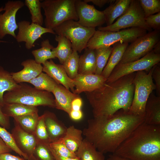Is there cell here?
Instances as JSON below:
<instances>
[{"mask_svg":"<svg viewBox=\"0 0 160 160\" xmlns=\"http://www.w3.org/2000/svg\"><path fill=\"white\" fill-rule=\"evenodd\" d=\"M0 126L6 129L10 128V124L9 117L3 112L1 107L0 106Z\"/></svg>","mask_w":160,"mask_h":160,"instance_id":"cell-43","label":"cell"},{"mask_svg":"<svg viewBox=\"0 0 160 160\" xmlns=\"http://www.w3.org/2000/svg\"><path fill=\"white\" fill-rule=\"evenodd\" d=\"M160 40V30L149 32L137 38L129 45L119 63L132 62L141 58L152 50Z\"/></svg>","mask_w":160,"mask_h":160,"instance_id":"cell-10","label":"cell"},{"mask_svg":"<svg viewBox=\"0 0 160 160\" xmlns=\"http://www.w3.org/2000/svg\"><path fill=\"white\" fill-rule=\"evenodd\" d=\"M75 5L78 17L77 21L82 26L95 28L101 27L105 23L103 11L97 9L93 5L80 0H76Z\"/></svg>","mask_w":160,"mask_h":160,"instance_id":"cell-13","label":"cell"},{"mask_svg":"<svg viewBox=\"0 0 160 160\" xmlns=\"http://www.w3.org/2000/svg\"><path fill=\"white\" fill-rule=\"evenodd\" d=\"M24 3L31 15V23L42 26L44 20L41 12V2L39 0H25Z\"/></svg>","mask_w":160,"mask_h":160,"instance_id":"cell-34","label":"cell"},{"mask_svg":"<svg viewBox=\"0 0 160 160\" xmlns=\"http://www.w3.org/2000/svg\"><path fill=\"white\" fill-rule=\"evenodd\" d=\"M79 56L78 74H95L96 67L95 49L86 48Z\"/></svg>","mask_w":160,"mask_h":160,"instance_id":"cell-25","label":"cell"},{"mask_svg":"<svg viewBox=\"0 0 160 160\" xmlns=\"http://www.w3.org/2000/svg\"><path fill=\"white\" fill-rule=\"evenodd\" d=\"M82 104V99L80 96L76 98L72 102L71 110H81Z\"/></svg>","mask_w":160,"mask_h":160,"instance_id":"cell-47","label":"cell"},{"mask_svg":"<svg viewBox=\"0 0 160 160\" xmlns=\"http://www.w3.org/2000/svg\"><path fill=\"white\" fill-rule=\"evenodd\" d=\"M153 67L148 72L143 71L136 72L133 80L135 86L134 95L129 112L131 114L145 116L147 100L153 91L156 89L152 77Z\"/></svg>","mask_w":160,"mask_h":160,"instance_id":"cell-7","label":"cell"},{"mask_svg":"<svg viewBox=\"0 0 160 160\" xmlns=\"http://www.w3.org/2000/svg\"><path fill=\"white\" fill-rule=\"evenodd\" d=\"M6 42V41H1V40H0V43H1V42Z\"/></svg>","mask_w":160,"mask_h":160,"instance_id":"cell-53","label":"cell"},{"mask_svg":"<svg viewBox=\"0 0 160 160\" xmlns=\"http://www.w3.org/2000/svg\"><path fill=\"white\" fill-rule=\"evenodd\" d=\"M46 128L51 143L57 141L64 135L67 127L53 112L46 111L43 113Z\"/></svg>","mask_w":160,"mask_h":160,"instance_id":"cell-19","label":"cell"},{"mask_svg":"<svg viewBox=\"0 0 160 160\" xmlns=\"http://www.w3.org/2000/svg\"><path fill=\"white\" fill-rule=\"evenodd\" d=\"M24 5V3L21 0H9L5 3L4 12L0 14V40L7 35L15 38V31L18 28L16 15Z\"/></svg>","mask_w":160,"mask_h":160,"instance_id":"cell-12","label":"cell"},{"mask_svg":"<svg viewBox=\"0 0 160 160\" xmlns=\"http://www.w3.org/2000/svg\"><path fill=\"white\" fill-rule=\"evenodd\" d=\"M21 65L23 69L16 72L11 73L15 81L17 84L28 82L43 71V66L36 62L34 60L29 59L23 61Z\"/></svg>","mask_w":160,"mask_h":160,"instance_id":"cell-18","label":"cell"},{"mask_svg":"<svg viewBox=\"0 0 160 160\" xmlns=\"http://www.w3.org/2000/svg\"><path fill=\"white\" fill-rule=\"evenodd\" d=\"M144 120L145 116L121 109L109 117L89 120L83 135L99 151L104 154L113 153Z\"/></svg>","mask_w":160,"mask_h":160,"instance_id":"cell-1","label":"cell"},{"mask_svg":"<svg viewBox=\"0 0 160 160\" xmlns=\"http://www.w3.org/2000/svg\"><path fill=\"white\" fill-rule=\"evenodd\" d=\"M76 0H45L41 2L45 16V27L53 30L66 21H78L75 5Z\"/></svg>","mask_w":160,"mask_h":160,"instance_id":"cell-5","label":"cell"},{"mask_svg":"<svg viewBox=\"0 0 160 160\" xmlns=\"http://www.w3.org/2000/svg\"><path fill=\"white\" fill-rule=\"evenodd\" d=\"M139 28L149 32L152 29L147 25L142 9L139 0H131L126 11L111 25L100 27L98 30L101 31H118L129 28Z\"/></svg>","mask_w":160,"mask_h":160,"instance_id":"cell-9","label":"cell"},{"mask_svg":"<svg viewBox=\"0 0 160 160\" xmlns=\"http://www.w3.org/2000/svg\"><path fill=\"white\" fill-rule=\"evenodd\" d=\"M55 39L58 42L57 46L52 50L55 57L62 65L73 51L72 44L69 40L61 35H56Z\"/></svg>","mask_w":160,"mask_h":160,"instance_id":"cell-28","label":"cell"},{"mask_svg":"<svg viewBox=\"0 0 160 160\" xmlns=\"http://www.w3.org/2000/svg\"><path fill=\"white\" fill-rule=\"evenodd\" d=\"M51 93L20 83L13 90L5 93L3 99L4 104L19 103L37 107L42 106L55 108L54 97Z\"/></svg>","mask_w":160,"mask_h":160,"instance_id":"cell-4","label":"cell"},{"mask_svg":"<svg viewBox=\"0 0 160 160\" xmlns=\"http://www.w3.org/2000/svg\"><path fill=\"white\" fill-rule=\"evenodd\" d=\"M147 33V31L139 28L124 29L118 31L96 30L87 44L88 48L97 49L111 46L119 42L132 43Z\"/></svg>","mask_w":160,"mask_h":160,"instance_id":"cell-6","label":"cell"},{"mask_svg":"<svg viewBox=\"0 0 160 160\" xmlns=\"http://www.w3.org/2000/svg\"><path fill=\"white\" fill-rule=\"evenodd\" d=\"M136 72L111 82H106L99 89L86 92L94 118L110 116L119 110L129 112L135 90L133 80Z\"/></svg>","mask_w":160,"mask_h":160,"instance_id":"cell-2","label":"cell"},{"mask_svg":"<svg viewBox=\"0 0 160 160\" xmlns=\"http://www.w3.org/2000/svg\"><path fill=\"white\" fill-rule=\"evenodd\" d=\"M1 109L6 115L13 118L38 112L37 107L19 103H5Z\"/></svg>","mask_w":160,"mask_h":160,"instance_id":"cell-27","label":"cell"},{"mask_svg":"<svg viewBox=\"0 0 160 160\" xmlns=\"http://www.w3.org/2000/svg\"><path fill=\"white\" fill-rule=\"evenodd\" d=\"M129 45L128 43L120 42L113 45L111 54L101 74L105 78L107 79L113 69L119 63Z\"/></svg>","mask_w":160,"mask_h":160,"instance_id":"cell-22","label":"cell"},{"mask_svg":"<svg viewBox=\"0 0 160 160\" xmlns=\"http://www.w3.org/2000/svg\"><path fill=\"white\" fill-rule=\"evenodd\" d=\"M11 134L15 143L19 149L28 157L33 154L38 143L33 133L27 132L15 123Z\"/></svg>","mask_w":160,"mask_h":160,"instance_id":"cell-16","label":"cell"},{"mask_svg":"<svg viewBox=\"0 0 160 160\" xmlns=\"http://www.w3.org/2000/svg\"><path fill=\"white\" fill-rule=\"evenodd\" d=\"M131 1V0H115L103 11L107 26L112 24L115 19L126 11Z\"/></svg>","mask_w":160,"mask_h":160,"instance_id":"cell-23","label":"cell"},{"mask_svg":"<svg viewBox=\"0 0 160 160\" xmlns=\"http://www.w3.org/2000/svg\"><path fill=\"white\" fill-rule=\"evenodd\" d=\"M34 134L38 143L48 145L51 143L45 124L44 114L39 117Z\"/></svg>","mask_w":160,"mask_h":160,"instance_id":"cell-36","label":"cell"},{"mask_svg":"<svg viewBox=\"0 0 160 160\" xmlns=\"http://www.w3.org/2000/svg\"><path fill=\"white\" fill-rule=\"evenodd\" d=\"M42 65L43 71L57 83L73 92L74 81L68 76L62 65L56 64L51 59L49 61L47 60Z\"/></svg>","mask_w":160,"mask_h":160,"instance_id":"cell-17","label":"cell"},{"mask_svg":"<svg viewBox=\"0 0 160 160\" xmlns=\"http://www.w3.org/2000/svg\"><path fill=\"white\" fill-rule=\"evenodd\" d=\"M160 61V54L153 49L146 55L135 61L119 63L107 79L106 82H111L125 75L140 71L148 72Z\"/></svg>","mask_w":160,"mask_h":160,"instance_id":"cell-11","label":"cell"},{"mask_svg":"<svg viewBox=\"0 0 160 160\" xmlns=\"http://www.w3.org/2000/svg\"><path fill=\"white\" fill-rule=\"evenodd\" d=\"M12 151L0 137V155L5 153H10Z\"/></svg>","mask_w":160,"mask_h":160,"instance_id":"cell-48","label":"cell"},{"mask_svg":"<svg viewBox=\"0 0 160 160\" xmlns=\"http://www.w3.org/2000/svg\"><path fill=\"white\" fill-rule=\"evenodd\" d=\"M17 24L18 31L15 39L18 42H25L28 49L34 47L35 41L43 34L49 33L55 34L52 30L27 21H20Z\"/></svg>","mask_w":160,"mask_h":160,"instance_id":"cell-14","label":"cell"},{"mask_svg":"<svg viewBox=\"0 0 160 160\" xmlns=\"http://www.w3.org/2000/svg\"><path fill=\"white\" fill-rule=\"evenodd\" d=\"M33 155L37 160H55L49 145L38 143Z\"/></svg>","mask_w":160,"mask_h":160,"instance_id":"cell-39","label":"cell"},{"mask_svg":"<svg viewBox=\"0 0 160 160\" xmlns=\"http://www.w3.org/2000/svg\"><path fill=\"white\" fill-rule=\"evenodd\" d=\"M3 11H4V9L3 7H2L0 8V13Z\"/></svg>","mask_w":160,"mask_h":160,"instance_id":"cell-52","label":"cell"},{"mask_svg":"<svg viewBox=\"0 0 160 160\" xmlns=\"http://www.w3.org/2000/svg\"><path fill=\"white\" fill-rule=\"evenodd\" d=\"M112 50L111 46L95 49L96 67L95 74L101 75L106 66Z\"/></svg>","mask_w":160,"mask_h":160,"instance_id":"cell-33","label":"cell"},{"mask_svg":"<svg viewBox=\"0 0 160 160\" xmlns=\"http://www.w3.org/2000/svg\"><path fill=\"white\" fill-rule=\"evenodd\" d=\"M107 160H129V159L119 156L114 153L110 155Z\"/></svg>","mask_w":160,"mask_h":160,"instance_id":"cell-49","label":"cell"},{"mask_svg":"<svg viewBox=\"0 0 160 160\" xmlns=\"http://www.w3.org/2000/svg\"><path fill=\"white\" fill-rule=\"evenodd\" d=\"M70 118L73 120L78 121L81 120L83 117V113L81 110H71L68 114Z\"/></svg>","mask_w":160,"mask_h":160,"instance_id":"cell-44","label":"cell"},{"mask_svg":"<svg viewBox=\"0 0 160 160\" xmlns=\"http://www.w3.org/2000/svg\"><path fill=\"white\" fill-rule=\"evenodd\" d=\"M52 93L55 100V108L63 111L68 114L71 110V104L73 100L80 96L71 92L63 85L57 84Z\"/></svg>","mask_w":160,"mask_h":160,"instance_id":"cell-20","label":"cell"},{"mask_svg":"<svg viewBox=\"0 0 160 160\" xmlns=\"http://www.w3.org/2000/svg\"><path fill=\"white\" fill-rule=\"evenodd\" d=\"M82 135V131L72 125L67 127L64 135L59 140L70 151L76 153L84 139Z\"/></svg>","mask_w":160,"mask_h":160,"instance_id":"cell-24","label":"cell"},{"mask_svg":"<svg viewBox=\"0 0 160 160\" xmlns=\"http://www.w3.org/2000/svg\"><path fill=\"white\" fill-rule=\"evenodd\" d=\"M115 0H84L83 1L87 3L92 2L97 6L101 7L106 4H110L114 2Z\"/></svg>","mask_w":160,"mask_h":160,"instance_id":"cell-46","label":"cell"},{"mask_svg":"<svg viewBox=\"0 0 160 160\" xmlns=\"http://www.w3.org/2000/svg\"><path fill=\"white\" fill-rule=\"evenodd\" d=\"M14 80L11 73L0 66V106L4 105L3 96L6 92L12 90L18 85Z\"/></svg>","mask_w":160,"mask_h":160,"instance_id":"cell-29","label":"cell"},{"mask_svg":"<svg viewBox=\"0 0 160 160\" xmlns=\"http://www.w3.org/2000/svg\"><path fill=\"white\" fill-rule=\"evenodd\" d=\"M52 152L54 157L55 160H80L78 157L75 158L63 157L58 156L54 153Z\"/></svg>","mask_w":160,"mask_h":160,"instance_id":"cell-50","label":"cell"},{"mask_svg":"<svg viewBox=\"0 0 160 160\" xmlns=\"http://www.w3.org/2000/svg\"><path fill=\"white\" fill-rule=\"evenodd\" d=\"M0 137L12 151L23 157L25 160L28 159L29 157L22 152L16 145L11 133L0 126Z\"/></svg>","mask_w":160,"mask_h":160,"instance_id":"cell-37","label":"cell"},{"mask_svg":"<svg viewBox=\"0 0 160 160\" xmlns=\"http://www.w3.org/2000/svg\"><path fill=\"white\" fill-rule=\"evenodd\" d=\"M53 30L55 34L62 36L69 40L73 50L79 53L87 47L88 42L96 31L95 28L84 27L73 20L64 22Z\"/></svg>","mask_w":160,"mask_h":160,"instance_id":"cell-8","label":"cell"},{"mask_svg":"<svg viewBox=\"0 0 160 160\" xmlns=\"http://www.w3.org/2000/svg\"><path fill=\"white\" fill-rule=\"evenodd\" d=\"M73 80L75 86L73 93L77 95L95 91L101 87L107 80L101 75L95 74H78Z\"/></svg>","mask_w":160,"mask_h":160,"instance_id":"cell-15","label":"cell"},{"mask_svg":"<svg viewBox=\"0 0 160 160\" xmlns=\"http://www.w3.org/2000/svg\"><path fill=\"white\" fill-rule=\"evenodd\" d=\"M79 57L78 52L73 51L62 64L68 76L72 79L78 74Z\"/></svg>","mask_w":160,"mask_h":160,"instance_id":"cell-35","label":"cell"},{"mask_svg":"<svg viewBox=\"0 0 160 160\" xmlns=\"http://www.w3.org/2000/svg\"><path fill=\"white\" fill-rule=\"evenodd\" d=\"M28 83L37 89L51 93L55 87L59 84L47 73L42 72Z\"/></svg>","mask_w":160,"mask_h":160,"instance_id":"cell-31","label":"cell"},{"mask_svg":"<svg viewBox=\"0 0 160 160\" xmlns=\"http://www.w3.org/2000/svg\"><path fill=\"white\" fill-rule=\"evenodd\" d=\"M145 20L146 24L150 28L153 29L154 30H160V12L145 18Z\"/></svg>","mask_w":160,"mask_h":160,"instance_id":"cell-41","label":"cell"},{"mask_svg":"<svg viewBox=\"0 0 160 160\" xmlns=\"http://www.w3.org/2000/svg\"><path fill=\"white\" fill-rule=\"evenodd\" d=\"M41 45L40 48L32 51L31 53L36 62L43 65L48 60L55 57L52 50L54 47L50 44L48 39L42 41Z\"/></svg>","mask_w":160,"mask_h":160,"instance_id":"cell-30","label":"cell"},{"mask_svg":"<svg viewBox=\"0 0 160 160\" xmlns=\"http://www.w3.org/2000/svg\"><path fill=\"white\" fill-rule=\"evenodd\" d=\"M0 160H25L23 158L7 153L0 155Z\"/></svg>","mask_w":160,"mask_h":160,"instance_id":"cell-45","label":"cell"},{"mask_svg":"<svg viewBox=\"0 0 160 160\" xmlns=\"http://www.w3.org/2000/svg\"><path fill=\"white\" fill-rule=\"evenodd\" d=\"M145 18L160 12V0H139Z\"/></svg>","mask_w":160,"mask_h":160,"instance_id":"cell-40","label":"cell"},{"mask_svg":"<svg viewBox=\"0 0 160 160\" xmlns=\"http://www.w3.org/2000/svg\"><path fill=\"white\" fill-rule=\"evenodd\" d=\"M39 117L37 112L28 114L14 118V122L24 131L34 134Z\"/></svg>","mask_w":160,"mask_h":160,"instance_id":"cell-32","label":"cell"},{"mask_svg":"<svg viewBox=\"0 0 160 160\" xmlns=\"http://www.w3.org/2000/svg\"><path fill=\"white\" fill-rule=\"evenodd\" d=\"M158 64L154 65L152 73V77L155 82L157 96L160 97V66Z\"/></svg>","mask_w":160,"mask_h":160,"instance_id":"cell-42","label":"cell"},{"mask_svg":"<svg viewBox=\"0 0 160 160\" xmlns=\"http://www.w3.org/2000/svg\"><path fill=\"white\" fill-rule=\"evenodd\" d=\"M51 151L58 156L65 158H75L77 156L76 153L70 151L60 140L52 142L49 144Z\"/></svg>","mask_w":160,"mask_h":160,"instance_id":"cell-38","label":"cell"},{"mask_svg":"<svg viewBox=\"0 0 160 160\" xmlns=\"http://www.w3.org/2000/svg\"><path fill=\"white\" fill-rule=\"evenodd\" d=\"M144 116L145 123L160 125V97L152 93L150 94L145 105Z\"/></svg>","mask_w":160,"mask_h":160,"instance_id":"cell-21","label":"cell"},{"mask_svg":"<svg viewBox=\"0 0 160 160\" xmlns=\"http://www.w3.org/2000/svg\"><path fill=\"white\" fill-rule=\"evenodd\" d=\"M113 153L129 160H160V125L144 122Z\"/></svg>","mask_w":160,"mask_h":160,"instance_id":"cell-3","label":"cell"},{"mask_svg":"<svg viewBox=\"0 0 160 160\" xmlns=\"http://www.w3.org/2000/svg\"><path fill=\"white\" fill-rule=\"evenodd\" d=\"M76 153L80 160H105L104 153L97 150L85 138Z\"/></svg>","mask_w":160,"mask_h":160,"instance_id":"cell-26","label":"cell"},{"mask_svg":"<svg viewBox=\"0 0 160 160\" xmlns=\"http://www.w3.org/2000/svg\"><path fill=\"white\" fill-rule=\"evenodd\" d=\"M27 160H37L35 157L32 155L29 156Z\"/></svg>","mask_w":160,"mask_h":160,"instance_id":"cell-51","label":"cell"}]
</instances>
